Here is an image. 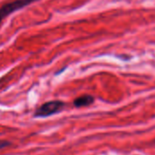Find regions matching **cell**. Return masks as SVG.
Wrapping results in <instances>:
<instances>
[{"label": "cell", "instance_id": "6da1fadb", "mask_svg": "<svg viewBox=\"0 0 155 155\" xmlns=\"http://www.w3.org/2000/svg\"><path fill=\"white\" fill-rule=\"evenodd\" d=\"M64 103L62 101L54 100V101H50L47 103H45L41 106H39L35 112V117H47L51 116L53 114H55L59 112H61L64 107Z\"/></svg>", "mask_w": 155, "mask_h": 155}, {"label": "cell", "instance_id": "7a4b0ae2", "mask_svg": "<svg viewBox=\"0 0 155 155\" xmlns=\"http://www.w3.org/2000/svg\"><path fill=\"white\" fill-rule=\"evenodd\" d=\"M35 1H37V0H15V1L4 4L3 5L0 6V24L11 13L15 12L21 8H24L25 6L30 5Z\"/></svg>", "mask_w": 155, "mask_h": 155}, {"label": "cell", "instance_id": "3957f363", "mask_svg": "<svg viewBox=\"0 0 155 155\" xmlns=\"http://www.w3.org/2000/svg\"><path fill=\"white\" fill-rule=\"evenodd\" d=\"M94 102V98L92 95L89 94H84L80 97H77L74 101V105L77 108L79 107H84V106H89Z\"/></svg>", "mask_w": 155, "mask_h": 155}, {"label": "cell", "instance_id": "277c9868", "mask_svg": "<svg viewBox=\"0 0 155 155\" xmlns=\"http://www.w3.org/2000/svg\"><path fill=\"white\" fill-rule=\"evenodd\" d=\"M10 145H11V143H9L7 141H1L0 140V150H3L6 147L10 146Z\"/></svg>", "mask_w": 155, "mask_h": 155}]
</instances>
